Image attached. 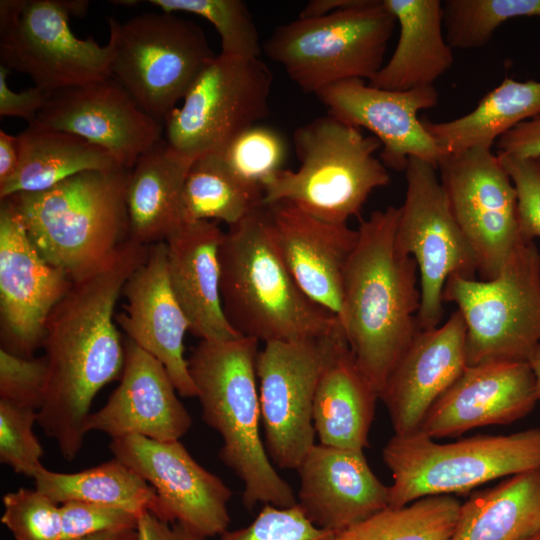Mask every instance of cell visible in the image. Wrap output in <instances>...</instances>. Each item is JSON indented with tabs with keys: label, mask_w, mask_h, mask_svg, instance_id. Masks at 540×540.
Instances as JSON below:
<instances>
[{
	"label": "cell",
	"mask_w": 540,
	"mask_h": 540,
	"mask_svg": "<svg viewBox=\"0 0 540 540\" xmlns=\"http://www.w3.org/2000/svg\"><path fill=\"white\" fill-rule=\"evenodd\" d=\"M149 246L130 239L98 268L73 280L45 324L48 383L37 424L71 461L81 450L96 394L122 373L125 350L114 309Z\"/></svg>",
	"instance_id": "cell-1"
},
{
	"label": "cell",
	"mask_w": 540,
	"mask_h": 540,
	"mask_svg": "<svg viewBox=\"0 0 540 540\" xmlns=\"http://www.w3.org/2000/svg\"><path fill=\"white\" fill-rule=\"evenodd\" d=\"M399 213V207L388 206L361 221L339 316L348 346L378 394L420 331L418 267L396 246Z\"/></svg>",
	"instance_id": "cell-2"
},
{
	"label": "cell",
	"mask_w": 540,
	"mask_h": 540,
	"mask_svg": "<svg viewBox=\"0 0 540 540\" xmlns=\"http://www.w3.org/2000/svg\"><path fill=\"white\" fill-rule=\"evenodd\" d=\"M219 262L223 311L241 336L287 342L329 336L342 327L294 281L273 240L265 206L224 232Z\"/></svg>",
	"instance_id": "cell-3"
},
{
	"label": "cell",
	"mask_w": 540,
	"mask_h": 540,
	"mask_svg": "<svg viewBox=\"0 0 540 540\" xmlns=\"http://www.w3.org/2000/svg\"><path fill=\"white\" fill-rule=\"evenodd\" d=\"M258 345V340L243 336L201 340L192 350L188 368L202 418L223 440L219 458L243 483V505L286 508L296 505L297 498L278 474L260 435Z\"/></svg>",
	"instance_id": "cell-4"
},
{
	"label": "cell",
	"mask_w": 540,
	"mask_h": 540,
	"mask_svg": "<svg viewBox=\"0 0 540 540\" xmlns=\"http://www.w3.org/2000/svg\"><path fill=\"white\" fill-rule=\"evenodd\" d=\"M129 172L84 171L47 190L4 199L17 210L42 257L76 280L102 265L129 239Z\"/></svg>",
	"instance_id": "cell-5"
},
{
	"label": "cell",
	"mask_w": 540,
	"mask_h": 540,
	"mask_svg": "<svg viewBox=\"0 0 540 540\" xmlns=\"http://www.w3.org/2000/svg\"><path fill=\"white\" fill-rule=\"evenodd\" d=\"M293 143L299 167L282 169L265 182L263 206L285 201L318 219L347 224L390 181L375 156L380 141L330 114L299 126Z\"/></svg>",
	"instance_id": "cell-6"
},
{
	"label": "cell",
	"mask_w": 540,
	"mask_h": 540,
	"mask_svg": "<svg viewBox=\"0 0 540 540\" xmlns=\"http://www.w3.org/2000/svg\"><path fill=\"white\" fill-rule=\"evenodd\" d=\"M392 474L389 507L455 495L495 479L540 470V428L437 443L421 431L392 436L382 450Z\"/></svg>",
	"instance_id": "cell-7"
},
{
	"label": "cell",
	"mask_w": 540,
	"mask_h": 540,
	"mask_svg": "<svg viewBox=\"0 0 540 540\" xmlns=\"http://www.w3.org/2000/svg\"><path fill=\"white\" fill-rule=\"evenodd\" d=\"M395 25L383 0H355L329 15L277 27L263 49L299 89L317 94L342 81H369L384 65Z\"/></svg>",
	"instance_id": "cell-8"
},
{
	"label": "cell",
	"mask_w": 540,
	"mask_h": 540,
	"mask_svg": "<svg viewBox=\"0 0 540 540\" xmlns=\"http://www.w3.org/2000/svg\"><path fill=\"white\" fill-rule=\"evenodd\" d=\"M443 301L466 326V362H527L540 342V252L521 240L490 280L451 276Z\"/></svg>",
	"instance_id": "cell-9"
},
{
	"label": "cell",
	"mask_w": 540,
	"mask_h": 540,
	"mask_svg": "<svg viewBox=\"0 0 540 540\" xmlns=\"http://www.w3.org/2000/svg\"><path fill=\"white\" fill-rule=\"evenodd\" d=\"M108 22L111 77L146 113L164 122L216 56L204 31L166 12Z\"/></svg>",
	"instance_id": "cell-10"
},
{
	"label": "cell",
	"mask_w": 540,
	"mask_h": 540,
	"mask_svg": "<svg viewBox=\"0 0 540 540\" xmlns=\"http://www.w3.org/2000/svg\"><path fill=\"white\" fill-rule=\"evenodd\" d=\"M83 0H1L0 62L27 74L48 95L110 77L111 50L71 30L82 16Z\"/></svg>",
	"instance_id": "cell-11"
},
{
	"label": "cell",
	"mask_w": 540,
	"mask_h": 540,
	"mask_svg": "<svg viewBox=\"0 0 540 540\" xmlns=\"http://www.w3.org/2000/svg\"><path fill=\"white\" fill-rule=\"evenodd\" d=\"M272 79L260 57L215 56L197 76L182 105L164 119L165 140L191 161L220 154L239 133L268 116Z\"/></svg>",
	"instance_id": "cell-12"
},
{
	"label": "cell",
	"mask_w": 540,
	"mask_h": 540,
	"mask_svg": "<svg viewBox=\"0 0 540 540\" xmlns=\"http://www.w3.org/2000/svg\"><path fill=\"white\" fill-rule=\"evenodd\" d=\"M406 192L396 229V246L416 261L420 278L419 330L439 326L443 290L451 276L475 278L474 253L460 230L437 176V169L409 158Z\"/></svg>",
	"instance_id": "cell-13"
},
{
	"label": "cell",
	"mask_w": 540,
	"mask_h": 540,
	"mask_svg": "<svg viewBox=\"0 0 540 540\" xmlns=\"http://www.w3.org/2000/svg\"><path fill=\"white\" fill-rule=\"evenodd\" d=\"M264 343L257 357V379L265 448L271 462L294 469L315 445L313 403L317 383L340 336Z\"/></svg>",
	"instance_id": "cell-14"
},
{
	"label": "cell",
	"mask_w": 540,
	"mask_h": 540,
	"mask_svg": "<svg viewBox=\"0 0 540 540\" xmlns=\"http://www.w3.org/2000/svg\"><path fill=\"white\" fill-rule=\"evenodd\" d=\"M437 170L480 279L495 278L521 241L517 194L500 157L490 148H473L446 154Z\"/></svg>",
	"instance_id": "cell-15"
},
{
	"label": "cell",
	"mask_w": 540,
	"mask_h": 540,
	"mask_svg": "<svg viewBox=\"0 0 540 540\" xmlns=\"http://www.w3.org/2000/svg\"><path fill=\"white\" fill-rule=\"evenodd\" d=\"M114 458L139 474L157 495L153 513L180 523L207 538L227 531L230 488L203 468L179 441H157L138 435L114 438Z\"/></svg>",
	"instance_id": "cell-16"
},
{
	"label": "cell",
	"mask_w": 540,
	"mask_h": 540,
	"mask_svg": "<svg viewBox=\"0 0 540 540\" xmlns=\"http://www.w3.org/2000/svg\"><path fill=\"white\" fill-rule=\"evenodd\" d=\"M73 280L47 262L8 199L0 206V314L3 349L33 357L45 324Z\"/></svg>",
	"instance_id": "cell-17"
},
{
	"label": "cell",
	"mask_w": 540,
	"mask_h": 540,
	"mask_svg": "<svg viewBox=\"0 0 540 540\" xmlns=\"http://www.w3.org/2000/svg\"><path fill=\"white\" fill-rule=\"evenodd\" d=\"M316 96L328 114L367 129L380 141V160L387 168L404 172L409 158L414 157L437 169L446 155L418 118L420 111L438 104L434 85L394 91L352 79L328 86Z\"/></svg>",
	"instance_id": "cell-18"
},
{
	"label": "cell",
	"mask_w": 540,
	"mask_h": 540,
	"mask_svg": "<svg viewBox=\"0 0 540 540\" xmlns=\"http://www.w3.org/2000/svg\"><path fill=\"white\" fill-rule=\"evenodd\" d=\"M35 121L105 149L126 169L162 139L163 131L111 76L50 94Z\"/></svg>",
	"instance_id": "cell-19"
},
{
	"label": "cell",
	"mask_w": 540,
	"mask_h": 540,
	"mask_svg": "<svg viewBox=\"0 0 540 540\" xmlns=\"http://www.w3.org/2000/svg\"><path fill=\"white\" fill-rule=\"evenodd\" d=\"M538 401L527 362L466 366L431 406L419 431L437 439L478 427L508 425L528 415Z\"/></svg>",
	"instance_id": "cell-20"
},
{
	"label": "cell",
	"mask_w": 540,
	"mask_h": 540,
	"mask_svg": "<svg viewBox=\"0 0 540 540\" xmlns=\"http://www.w3.org/2000/svg\"><path fill=\"white\" fill-rule=\"evenodd\" d=\"M122 295L127 302L115 319L127 338L162 363L180 395L196 397L184 356L190 324L169 282L165 241L149 246L146 260L128 278Z\"/></svg>",
	"instance_id": "cell-21"
},
{
	"label": "cell",
	"mask_w": 540,
	"mask_h": 540,
	"mask_svg": "<svg viewBox=\"0 0 540 540\" xmlns=\"http://www.w3.org/2000/svg\"><path fill=\"white\" fill-rule=\"evenodd\" d=\"M265 208L273 240L294 281L339 319L345 271L358 230L318 219L285 201Z\"/></svg>",
	"instance_id": "cell-22"
},
{
	"label": "cell",
	"mask_w": 540,
	"mask_h": 540,
	"mask_svg": "<svg viewBox=\"0 0 540 540\" xmlns=\"http://www.w3.org/2000/svg\"><path fill=\"white\" fill-rule=\"evenodd\" d=\"M124 350L120 383L106 404L89 414L86 434L98 431L112 439L138 435L157 441L179 440L190 429L192 419L167 370L127 337Z\"/></svg>",
	"instance_id": "cell-23"
},
{
	"label": "cell",
	"mask_w": 540,
	"mask_h": 540,
	"mask_svg": "<svg viewBox=\"0 0 540 540\" xmlns=\"http://www.w3.org/2000/svg\"><path fill=\"white\" fill-rule=\"evenodd\" d=\"M465 342L466 326L459 310L443 325L416 334L379 394L394 434L419 431L431 406L466 368Z\"/></svg>",
	"instance_id": "cell-24"
},
{
	"label": "cell",
	"mask_w": 540,
	"mask_h": 540,
	"mask_svg": "<svg viewBox=\"0 0 540 540\" xmlns=\"http://www.w3.org/2000/svg\"><path fill=\"white\" fill-rule=\"evenodd\" d=\"M296 471L298 507L335 534L389 507V486L373 473L363 450L315 444Z\"/></svg>",
	"instance_id": "cell-25"
},
{
	"label": "cell",
	"mask_w": 540,
	"mask_h": 540,
	"mask_svg": "<svg viewBox=\"0 0 540 540\" xmlns=\"http://www.w3.org/2000/svg\"><path fill=\"white\" fill-rule=\"evenodd\" d=\"M224 236L217 222L180 224L165 240L171 288L201 340L242 337L228 322L220 291L219 249Z\"/></svg>",
	"instance_id": "cell-26"
},
{
	"label": "cell",
	"mask_w": 540,
	"mask_h": 540,
	"mask_svg": "<svg viewBox=\"0 0 540 540\" xmlns=\"http://www.w3.org/2000/svg\"><path fill=\"white\" fill-rule=\"evenodd\" d=\"M378 399L343 334L326 360L315 391L313 425L319 443L363 450Z\"/></svg>",
	"instance_id": "cell-27"
},
{
	"label": "cell",
	"mask_w": 540,
	"mask_h": 540,
	"mask_svg": "<svg viewBox=\"0 0 540 540\" xmlns=\"http://www.w3.org/2000/svg\"><path fill=\"white\" fill-rule=\"evenodd\" d=\"M399 25L391 58L368 81L374 87L406 91L432 86L452 66L440 0H383Z\"/></svg>",
	"instance_id": "cell-28"
},
{
	"label": "cell",
	"mask_w": 540,
	"mask_h": 540,
	"mask_svg": "<svg viewBox=\"0 0 540 540\" xmlns=\"http://www.w3.org/2000/svg\"><path fill=\"white\" fill-rule=\"evenodd\" d=\"M192 161L160 139L130 169L126 205L129 239L150 246L164 242L180 225V198Z\"/></svg>",
	"instance_id": "cell-29"
},
{
	"label": "cell",
	"mask_w": 540,
	"mask_h": 540,
	"mask_svg": "<svg viewBox=\"0 0 540 540\" xmlns=\"http://www.w3.org/2000/svg\"><path fill=\"white\" fill-rule=\"evenodd\" d=\"M17 138L19 162L0 184V199L47 190L84 171L123 168L105 149L38 121L29 123Z\"/></svg>",
	"instance_id": "cell-30"
},
{
	"label": "cell",
	"mask_w": 540,
	"mask_h": 540,
	"mask_svg": "<svg viewBox=\"0 0 540 540\" xmlns=\"http://www.w3.org/2000/svg\"><path fill=\"white\" fill-rule=\"evenodd\" d=\"M538 531L540 470H534L470 495L450 540H524Z\"/></svg>",
	"instance_id": "cell-31"
},
{
	"label": "cell",
	"mask_w": 540,
	"mask_h": 540,
	"mask_svg": "<svg viewBox=\"0 0 540 540\" xmlns=\"http://www.w3.org/2000/svg\"><path fill=\"white\" fill-rule=\"evenodd\" d=\"M540 115V82L506 77L468 114L446 122L422 120L445 154L490 148L518 124Z\"/></svg>",
	"instance_id": "cell-32"
},
{
	"label": "cell",
	"mask_w": 540,
	"mask_h": 540,
	"mask_svg": "<svg viewBox=\"0 0 540 540\" xmlns=\"http://www.w3.org/2000/svg\"><path fill=\"white\" fill-rule=\"evenodd\" d=\"M263 190L238 176L220 154L194 159L180 198L181 223L221 221L235 225L263 206Z\"/></svg>",
	"instance_id": "cell-33"
},
{
	"label": "cell",
	"mask_w": 540,
	"mask_h": 540,
	"mask_svg": "<svg viewBox=\"0 0 540 540\" xmlns=\"http://www.w3.org/2000/svg\"><path fill=\"white\" fill-rule=\"evenodd\" d=\"M33 479L35 488L58 505L80 501L141 515L153 512L157 500L154 488L116 458L76 473L55 472L43 466Z\"/></svg>",
	"instance_id": "cell-34"
},
{
	"label": "cell",
	"mask_w": 540,
	"mask_h": 540,
	"mask_svg": "<svg viewBox=\"0 0 540 540\" xmlns=\"http://www.w3.org/2000/svg\"><path fill=\"white\" fill-rule=\"evenodd\" d=\"M460 505L454 495L423 497L388 507L337 534L336 540H450Z\"/></svg>",
	"instance_id": "cell-35"
},
{
	"label": "cell",
	"mask_w": 540,
	"mask_h": 540,
	"mask_svg": "<svg viewBox=\"0 0 540 540\" xmlns=\"http://www.w3.org/2000/svg\"><path fill=\"white\" fill-rule=\"evenodd\" d=\"M443 27L452 49L486 45L505 22L519 17H540V0H445Z\"/></svg>",
	"instance_id": "cell-36"
},
{
	"label": "cell",
	"mask_w": 540,
	"mask_h": 540,
	"mask_svg": "<svg viewBox=\"0 0 540 540\" xmlns=\"http://www.w3.org/2000/svg\"><path fill=\"white\" fill-rule=\"evenodd\" d=\"M162 12H186L209 21L221 40L220 54L234 58H259L257 27L241 0H150Z\"/></svg>",
	"instance_id": "cell-37"
},
{
	"label": "cell",
	"mask_w": 540,
	"mask_h": 540,
	"mask_svg": "<svg viewBox=\"0 0 540 540\" xmlns=\"http://www.w3.org/2000/svg\"><path fill=\"white\" fill-rule=\"evenodd\" d=\"M220 155L238 176L263 190L265 182L284 169L287 144L277 130L258 123L239 133Z\"/></svg>",
	"instance_id": "cell-38"
},
{
	"label": "cell",
	"mask_w": 540,
	"mask_h": 540,
	"mask_svg": "<svg viewBox=\"0 0 540 540\" xmlns=\"http://www.w3.org/2000/svg\"><path fill=\"white\" fill-rule=\"evenodd\" d=\"M2 502L1 522L15 540H62L60 505L38 489L19 488Z\"/></svg>",
	"instance_id": "cell-39"
},
{
	"label": "cell",
	"mask_w": 540,
	"mask_h": 540,
	"mask_svg": "<svg viewBox=\"0 0 540 540\" xmlns=\"http://www.w3.org/2000/svg\"><path fill=\"white\" fill-rule=\"evenodd\" d=\"M37 419V411L0 400V462L32 478L43 467L44 452L33 432Z\"/></svg>",
	"instance_id": "cell-40"
},
{
	"label": "cell",
	"mask_w": 540,
	"mask_h": 540,
	"mask_svg": "<svg viewBox=\"0 0 540 540\" xmlns=\"http://www.w3.org/2000/svg\"><path fill=\"white\" fill-rule=\"evenodd\" d=\"M336 536L313 524L297 504L286 508L266 504L251 524L227 530L219 540H336Z\"/></svg>",
	"instance_id": "cell-41"
},
{
	"label": "cell",
	"mask_w": 540,
	"mask_h": 540,
	"mask_svg": "<svg viewBox=\"0 0 540 540\" xmlns=\"http://www.w3.org/2000/svg\"><path fill=\"white\" fill-rule=\"evenodd\" d=\"M48 383L46 356L21 357L0 349V400L39 411Z\"/></svg>",
	"instance_id": "cell-42"
},
{
	"label": "cell",
	"mask_w": 540,
	"mask_h": 540,
	"mask_svg": "<svg viewBox=\"0 0 540 540\" xmlns=\"http://www.w3.org/2000/svg\"><path fill=\"white\" fill-rule=\"evenodd\" d=\"M62 540H77L107 531L136 529L138 514L126 509L68 501L60 504Z\"/></svg>",
	"instance_id": "cell-43"
},
{
	"label": "cell",
	"mask_w": 540,
	"mask_h": 540,
	"mask_svg": "<svg viewBox=\"0 0 540 540\" xmlns=\"http://www.w3.org/2000/svg\"><path fill=\"white\" fill-rule=\"evenodd\" d=\"M499 157L516 190L520 238L534 241L540 238V156Z\"/></svg>",
	"instance_id": "cell-44"
},
{
	"label": "cell",
	"mask_w": 540,
	"mask_h": 540,
	"mask_svg": "<svg viewBox=\"0 0 540 540\" xmlns=\"http://www.w3.org/2000/svg\"><path fill=\"white\" fill-rule=\"evenodd\" d=\"M10 70L0 65V116L19 117L32 123L44 107L48 94L38 87L20 92L9 88L7 76Z\"/></svg>",
	"instance_id": "cell-45"
},
{
	"label": "cell",
	"mask_w": 540,
	"mask_h": 540,
	"mask_svg": "<svg viewBox=\"0 0 540 540\" xmlns=\"http://www.w3.org/2000/svg\"><path fill=\"white\" fill-rule=\"evenodd\" d=\"M497 155L540 156V115L518 124L496 141Z\"/></svg>",
	"instance_id": "cell-46"
},
{
	"label": "cell",
	"mask_w": 540,
	"mask_h": 540,
	"mask_svg": "<svg viewBox=\"0 0 540 540\" xmlns=\"http://www.w3.org/2000/svg\"><path fill=\"white\" fill-rule=\"evenodd\" d=\"M138 540H205L180 523L160 520L150 511L139 516L137 524Z\"/></svg>",
	"instance_id": "cell-47"
},
{
	"label": "cell",
	"mask_w": 540,
	"mask_h": 540,
	"mask_svg": "<svg viewBox=\"0 0 540 540\" xmlns=\"http://www.w3.org/2000/svg\"><path fill=\"white\" fill-rule=\"evenodd\" d=\"M18 162L19 144L17 136H12L0 130V184L13 175Z\"/></svg>",
	"instance_id": "cell-48"
},
{
	"label": "cell",
	"mask_w": 540,
	"mask_h": 540,
	"mask_svg": "<svg viewBox=\"0 0 540 540\" xmlns=\"http://www.w3.org/2000/svg\"><path fill=\"white\" fill-rule=\"evenodd\" d=\"M354 1L355 0H311L302 9L299 17L315 18L326 16L352 5Z\"/></svg>",
	"instance_id": "cell-49"
},
{
	"label": "cell",
	"mask_w": 540,
	"mask_h": 540,
	"mask_svg": "<svg viewBox=\"0 0 540 540\" xmlns=\"http://www.w3.org/2000/svg\"><path fill=\"white\" fill-rule=\"evenodd\" d=\"M77 540H138V534L136 529H122L93 534Z\"/></svg>",
	"instance_id": "cell-50"
},
{
	"label": "cell",
	"mask_w": 540,
	"mask_h": 540,
	"mask_svg": "<svg viewBox=\"0 0 540 540\" xmlns=\"http://www.w3.org/2000/svg\"><path fill=\"white\" fill-rule=\"evenodd\" d=\"M528 364L533 372L538 399L540 401V342L533 351Z\"/></svg>",
	"instance_id": "cell-51"
},
{
	"label": "cell",
	"mask_w": 540,
	"mask_h": 540,
	"mask_svg": "<svg viewBox=\"0 0 540 540\" xmlns=\"http://www.w3.org/2000/svg\"><path fill=\"white\" fill-rule=\"evenodd\" d=\"M524 540H540V531L537 533L531 535L530 537L524 539Z\"/></svg>",
	"instance_id": "cell-52"
}]
</instances>
